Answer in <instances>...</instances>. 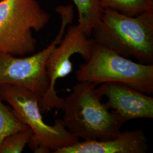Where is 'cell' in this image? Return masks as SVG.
I'll list each match as a JSON object with an SVG mask.
<instances>
[{
	"label": "cell",
	"instance_id": "obj_8",
	"mask_svg": "<svg viewBox=\"0 0 153 153\" xmlns=\"http://www.w3.org/2000/svg\"><path fill=\"white\" fill-rule=\"evenodd\" d=\"M98 89L107 98L106 106L123 124L131 120L153 119V98L149 95L120 83H103Z\"/></svg>",
	"mask_w": 153,
	"mask_h": 153
},
{
	"label": "cell",
	"instance_id": "obj_2",
	"mask_svg": "<svg viewBox=\"0 0 153 153\" xmlns=\"http://www.w3.org/2000/svg\"><path fill=\"white\" fill-rule=\"evenodd\" d=\"M92 34L96 43L118 55L153 64V11L130 16L104 9Z\"/></svg>",
	"mask_w": 153,
	"mask_h": 153
},
{
	"label": "cell",
	"instance_id": "obj_3",
	"mask_svg": "<svg viewBox=\"0 0 153 153\" xmlns=\"http://www.w3.org/2000/svg\"><path fill=\"white\" fill-rule=\"evenodd\" d=\"M0 98L7 102L19 119L31 129L33 135L28 143L35 153H55L79 142V138L66 129L62 119L53 126L45 123L39 106L40 98L25 88L0 85Z\"/></svg>",
	"mask_w": 153,
	"mask_h": 153
},
{
	"label": "cell",
	"instance_id": "obj_10",
	"mask_svg": "<svg viewBox=\"0 0 153 153\" xmlns=\"http://www.w3.org/2000/svg\"><path fill=\"white\" fill-rule=\"evenodd\" d=\"M76 5L78 14V26L88 36L102 19L104 9L99 0H72Z\"/></svg>",
	"mask_w": 153,
	"mask_h": 153
},
{
	"label": "cell",
	"instance_id": "obj_6",
	"mask_svg": "<svg viewBox=\"0 0 153 153\" xmlns=\"http://www.w3.org/2000/svg\"><path fill=\"white\" fill-rule=\"evenodd\" d=\"M94 44V40L88 37L78 25L68 28L60 44L52 51L46 63L49 86L39 102L42 111L62 109L64 99L58 96L55 89L57 81L71 74L73 69L71 57L73 55L79 54L85 62L88 61L91 57Z\"/></svg>",
	"mask_w": 153,
	"mask_h": 153
},
{
	"label": "cell",
	"instance_id": "obj_1",
	"mask_svg": "<svg viewBox=\"0 0 153 153\" xmlns=\"http://www.w3.org/2000/svg\"><path fill=\"white\" fill-rule=\"evenodd\" d=\"M97 85L78 82L66 98L62 120L66 129L84 140H107L121 133L123 125L106 105Z\"/></svg>",
	"mask_w": 153,
	"mask_h": 153
},
{
	"label": "cell",
	"instance_id": "obj_13",
	"mask_svg": "<svg viewBox=\"0 0 153 153\" xmlns=\"http://www.w3.org/2000/svg\"><path fill=\"white\" fill-rule=\"evenodd\" d=\"M32 135V131L28 128L8 136L0 143V153H22Z\"/></svg>",
	"mask_w": 153,
	"mask_h": 153
},
{
	"label": "cell",
	"instance_id": "obj_11",
	"mask_svg": "<svg viewBox=\"0 0 153 153\" xmlns=\"http://www.w3.org/2000/svg\"><path fill=\"white\" fill-rule=\"evenodd\" d=\"M103 9L119 12L130 16L153 11V0H99Z\"/></svg>",
	"mask_w": 153,
	"mask_h": 153
},
{
	"label": "cell",
	"instance_id": "obj_7",
	"mask_svg": "<svg viewBox=\"0 0 153 153\" xmlns=\"http://www.w3.org/2000/svg\"><path fill=\"white\" fill-rule=\"evenodd\" d=\"M66 27L65 24L61 23L55 39L45 48L35 54L25 57L0 54V85L25 88L42 98L49 86L47 61L52 51L60 44Z\"/></svg>",
	"mask_w": 153,
	"mask_h": 153
},
{
	"label": "cell",
	"instance_id": "obj_12",
	"mask_svg": "<svg viewBox=\"0 0 153 153\" xmlns=\"http://www.w3.org/2000/svg\"><path fill=\"white\" fill-rule=\"evenodd\" d=\"M16 114L11 107L7 106L0 98V143L6 137L17 131L28 129Z\"/></svg>",
	"mask_w": 153,
	"mask_h": 153
},
{
	"label": "cell",
	"instance_id": "obj_4",
	"mask_svg": "<svg viewBox=\"0 0 153 153\" xmlns=\"http://www.w3.org/2000/svg\"><path fill=\"white\" fill-rule=\"evenodd\" d=\"M51 16L37 0H0V54L22 56L35 52L38 32Z\"/></svg>",
	"mask_w": 153,
	"mask_h": 153
},
{
	"label": "cell",
	"instance_id": "obj_5",
	"mask_svg": "<svg viewBox=\"0 0 153 153\" xmlns=\"http://www.w3.org/2000/svg\"><path fill=\"white\" fill-rule=\"evenodd\" d=\"M78 82L96 85L120 83L148 95L153 94V64L137 63L95 42L89 60L76 72Z\"/></svg>",
	"mask_w": 153,
	"mask_h": 153
},
{
	"label": "cell",
	"instance_id": "obj_9",
	"mask_svg": "<svg viewBox=\"0 0 153 153\" xmlns=\"http://www.w3.org/2000/svg\"><path fill=\"white\" fill-rule=\"evenodd\" d=\"M148 139L142 129L121 132L107 140H83L62 148L55 153H145L149 150Z\"/></svg>",
	"mask_w": 153,
	"mask_h": 153
}]
</instances>
